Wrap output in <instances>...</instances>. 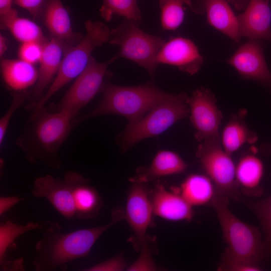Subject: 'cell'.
<instances>
[{
    "label": "cell",
    "instance_id": "obj_1",
    "mask_svg": "<svg viewBox=\"0 0 271 271\" xmlns=\"http://www.w3.org/2000/svg\"><path fill=\"white\" fill-rule=\"evenodd\" d=\"M125 219L124 210L114 209L110 221L104 225L68 233L57 223L44 230L35 246L33 265L37 271L54 270L73 260L87 256L99 238L110 227Z\"/></svg>",
    "mask_w": 271,
    "mask_h": 271
},
{
    "label": "cell",
    "instance_id": "obj_2",
    "mask_svg": "<svg viewBox=\"0 0 271 271\" xmlns=\"http://www.w3.org/2000/svg\"><path fill=\"white\" fill-rule=\"evenodd\" d=\"M99 103L88 113L72 121V127L89 118L106 114L125 117L129 123L141 119L168 94L152 83L135 86L105 84Z\"/></svg>",
    "mask_w": 271,
    "mask_h": 271
},
{
    "label": "cell",
    "instance_id": "obj_3",
    "mask_svg": "<svg viewBox=\"0 0 271 271\" xmlns=\"http://www.w3.org/2000/svg\"><path fill=\"white\" fill-rule=\"evenodd\" d=\"M85 27V35L74 46L67 49L57 73L47 91L38 101L26 106V109L31 113L30 120L37 117L45 104L57 91L84 71L93 51L108 42L110 30L105 24L88 20Z\"/></svg>",
    "mask_w": 271,
    "mask_h": 271
},
{
    "label": "cell",
    "instance_id": "obj_4",
    "mask_svg": "<svg viewBox=\"0 0 271 271\" xmlns=\"http://www.w3.org/2000/svg\"><path fill=\"white\" fill-rule=\"evenodd\" d=\"M188 96L168 93L166 97L140 120L128 123L119 136L122 151L124 152L139 142L164 132L190 113Z\"/></svg>",
    "mask_w": 271,
    "mask_h": 271
},
{
    "label": "cell",
    "instance_id": "obj_5",
    "mask_svg": "<svg viewBox=\"0 0 271 271\" xmlns=\"http://www.w3.org/2000/svg\"><path fill=\"white\" fill-rule=\"evenodd\" d=\"M228 198L216 194L212 202L228 245L225 250L233 255L259 264L265 257L260 233L257 227L243 222L231 211Z\"/></svg>",
    "mask_w": 271,
    "mask_h": 271
},
{
    "label": "cell",
    "instance_id": "obj_6",
    "mask_svg": "<svg viewBox=\"0 0 271 271\" xmlns=\"http://www.w3.org/2000/svg\"><path fill=\"white\" fill-rule=\"evenodd\" d=\"M139 23L124 19L110 31L108 43L119 47L112 58L128 59L145 68L152 77L156 75L158 55L166 42L160 37L148 34L139 26Z\"/></svg>",
    "mask_w": 271,
    "mask_h": 271
},
{
    "label": "cell",
    "instance_id": "obj_7",
    "mask_svg": "<svg viewBox=\"0 0 271 271\" xmlns=\"http://www.w3.org/2000/svg\"><path fill=\"white\" fill-rule=\"evenodd\" d=\"M196 156L205 175L213 183L216 194L238 199L236 166L231 156L223 148L220 138L200 142Z\"/></svg>",
    "mask_w": 271,
    "mask_h": 271
},
{
    "label": "cell",
    "instance_id": "obj_8",
    "mask_svg": "<svg viewBox=\"0 0 271 271\" xmlns=\"http://www.w3.org/2000/svg\"><path fill=\"white\" fill-rule=\"evenodd\" d=\"M114 61L112 57L107 61L98 62L91 56L85 69L61 100L58 110L68 113L72 120L76 118L80 110L102 90L108 66Z\"/></svg>",
    "mask_w": 271,
    "mask_h": 271
},
{
    "label": "cell",
    "instance_id": "obj_9",
    "mask_svg": "<svg viewBox=\"0 0 271 271\" xmlns=\"http://www.w3.org/2000/svg\"><path fill=\"white\" fill-rule=\"evenodd\" d=\"M129 181L124 214L132 234L128 241L135 251H140L151 240L147 232L152 224L154 214L150 191L146 183L133 178Z\"/></svg>",
    "mask_w": 271,
    "mask_h": 271
},
{
    "label": "cell",
    "instance_id": "obj_10",
    "mask_svg": "<svg viewBox=\"0 0 271 271\" xmlns=\"http://www.w3.org/2000/svg\"><path fill=\"white\" fill-rule=\"evenodd\" d=\"M33 121L35 123L32 135L38 148L37 161L43 156H52L57 152L72 128V119L64 111L49 112L44 107Z\"/></svg>",
    "mask_w": 271,
    "mask_h": 271
},
{
    "label": "cell",
    "instance_id": "obj_11",
    "mask_svg": "<svg viewBox=\"0 0 271 271\" xmlns=\"http://www.w3.org/2000/svg\"><path fill=\"white\" fill-rule=\"evenodd\" d=\"M190 120L195 129V138L200 143L220 138L219 128L222 114L216 103L215 95L209 89L201 87L187 99Z\"/></svg>",
    "mask_w": 271,
    "mask_h": 271
},
{
    "label": "cell",
    "instance_id": "obj_12",
    "mask_svg": "<svg viewBox=\"0 0 271 271\" xmlns=\"http://www.w3.org/2000/svg\"><path fill=\"white\" fill-rule=\"evenodd\" d=\"M226 62L242 78L259 82L271 89V72L258 40H249L241 45Z\"/></svg>",
    "mask_w": 271,
    "mask_h": 271
},
{
    "label": "cell",
    "instance_id": "obj_13",
    "mask_svg": "<svg viewBox=\"0 0 271 271\" xmlns=\"http://www.w3.org/2000/svg\"><path fill=\"white\" fill-rule=\"evenodd\" d=\"M157 62L177 67L190 75L197 73L203 63V58L195 44L181 37L171 38L160 50Z\"/></svg>",
    "mask_w": 271,
    "mask_h": 271
},
{
    "label": "cell",
    "instance_id": "obj_14",
    "mask_svg": "<svg viewBox=\"0 0 271 271\" xmlns=\"http://www.w3.org/2000/svg\"><path fill=\"white\" fill-rule=\"evenodd\" d=\"M31 193L35 197L46 199L65 218L75 217L72 184L66 174L63 180L51 175L38 178L34 181Z\"/></svg>",
    "mask_w": 271,
    "mask_h": 271
},
{
    "label": "cell",
    "instance_id": "obj_15",
    "mask_svg": "<svg viewBox=\"0 0 271 271\" xmlns=\"http://www.w3.org/2000/svg\"><path fill=\"white\" fill-rule=\"evenodd\" d=\"M150 196L154 215L171 221L193 219V207L183 198L178 188L170 191L157 184L150 191Z\"/></svg>",
    "mask_w": 271,
    "mask_h": 271
},
{
    "label": "cell",
    "instance_id": "obj_16",
    "mask_svg": "<svg viewBox=\"0 0 271 271\" xmlns=\"http://www.w3.org/2000/svg\"><path fill=\"white\" fill-rule=\"evenodd\" d=\"M240 38L266 40L271 42V11L269 0H249L237 16Z\"/></svg>",
    "mask_w": 271,
    "mask_h": 271
},
{
    "label": "cell",
    "instance_id": "obj_17",
    "mask_svg": "<svg viewBox=\"0 0 271 271\" xmlns=\"http://www.w3.org/2000/svg\"><path fill=\"white\" fill-rule=\"evenodd\" d=\"M66 174L72 184L75 217L86 219L97 216L103 205L98 192L89 184V180L78 173L68 172Z\"/></svg>",
    "mask_w": 271,
    "mask_h": 271
},
{
    "label": "cell",
    "instance_id": "obj_18",
    "mask_svg": "<svg viewBox=\"0 0 271 271\" xmlns=\"http://www.w3.org/2000/svg\"><path fill=\"white\" fill-rule=\"evenodd\" d=\"M197 14L206 13L209 24L236 43L241 39L237 16L225 0H201Z\"/></svg>",
    "mask_w": 271,
    "mask_h": 271
},
{
    "label": "cell",
    "instance_id": "obj_19",
    "mask_svg": "<svg viewBox=\"0 0 271 271\" xmlns=\"http://www.w3.org/2000/svg\"><path fill=\"white\" fill-rule=\"evenodd\" d=\"M66 46L60 40L52 38L43 44L42 57L39 62L38 77L34 88L36 102L44 94L46 88L56 75L63 58L64 49Z\"/></svg>",
    "mask_w": 271,
    "mask_h": 271
},
{
    "label": "cell",
    "instance_id": "obj_20",
    "mask_svg": "<svg viewBox=\"0 0 271 271\" xmlns=\"http://www.w3.org/2000/svg\"><path fill=\"white\" fill-rule=\"evenodd\" d=\"M44 22L52 38L71 46L83 36L74 32L69 14L61 0H48L44 13Z\"/></svg>",
    "mask_w": 271,
    "mask_h": 271
},
{
    "label": "cell",
    "instance_id": "obj_21",
    "mask_svg": "<svg viewBox=\"0 0 271 271\" xmlns=\"http://www.w3.org/2000/svg\"><path fill=\"white\" fill-rule=\"evenodd\" d=\"M188 165L177 153L168 150L159 151L148 167L139 168L133 178L144 183L168 176L181 174Z\"/></svg>",
    "mask_w": 271,
    "mask_h": 271
},
{
    "label": "cell",
    "instance_id": "obj_22",
    "mask_svg": "<svg viewBox=\"0 0 271 271\" xmlns=\"http://www.w3.org/2000/svg\"><path fill=\"white\" fill-rule=\"evenodd\" d=\"M247 111L242 109L231 116L222 132L220 142L225 151L232 156L246 144L257 140L256 134L249 130L245 120Z\"/></svg>",
    "mask_w": 271,
    "mask_h": 271
},
{
    "label": "cell",
    "instance_id": "obj_23",
    "mask_svg": "<svg viewBox=\"0 0 271 271\" xmlns=\"http://www.w3.org/2000/svg\"><path fill=\"white\" fill-rule=\"evenodd\" d=\"M264 171L262 161L252 154L242 156L235 168V178L238 188L243 193L258 196L262 193L260 183Z\"/></svg>",
    "mask_w": 271,
    "mask_h": 271
},
{
    "label": "cell",
    "instance_id": "obj_24",
    "mask_svg": "<svg viewBox=\"0 0 271 271\" xmlns=\"http://www.w3.org/2000/svg\"><path fill=\"white\" fill-rule=\"evenodd\" d=\"M1 69L6 84L15 91L27 89L35 85L38 79V71L34 65L21 59H2Z\"/></svg>",
    "mask_w": 271,
    "mask_h": 271
},
{
    "label": "cell",
    "instance_id": "obj_25",
    "mask_svg": "<svg viewBox=\"0 0 271 271\" xmlns=\"http://www.w3.org/2000/svg\"><path fill=\"white\" fill-rule=\"evenodd\" d=\"M178 190L193 207L212 203L216 195L215 186L206 175L192 174L188 176Z\"/></svg>",
    "mask_w": 271,
    "mask_h": 271
},
{
    "label": "cell",
    "instance_id": "obj_26",
    "mask_svg": "<svg viewBox=\"0 0 271 271\" xmlns=\"http://www.w3.org/2000/svg\"><path fill=\"white\" fill-rule=\"evenodd\" d=\"M56 223L47 221L45 223L29 222L20 225L7 221L0 225V263L3 268L5 266L6 252L12 243L20 236L30 230H44L53 226Z\"/></svg>",
    "mask_w": 271,
    "mask_h": 271
},
{
    "label": "cell",
    "instance_id": "obj_27",
    "mask_svg": "<svg viewBox=\"0 0 271 271\" xmlns=\"http://www.w3.org/2000/svg\"><path fill=\"white\" fill-rule=\"evenodd\" d=\"M5 29H8L22 44L28 42L44 44L47 41L37 24L28 19L19 17L18 15L8 22Z\"/></svg>",
    "mask_w": 271,
    "mask_h": 271
},
{
    "label": "cell",
    "instance_id": "obj_28",
    "mask_svg": "<svg viewBox=\"0 0 271 271\" xmlns=\"http://www.w3.org/2000/svg\"><path fill=\"white\" fill-rule=\"evenodd\" d=\"M193 0H159L161 9V26L165 30L174 31L182 24L185 16V5L190 9Z\"/></svg>",
    "mask_w": 271,
    "mask_h": 271
},
{
    "label": "cell",
    "instance_id": "obj_29",
    "mask_svg": "<svg viewBox=\"0 0 271 271\" xmlns=\"http://www.w3.org/2000/svg\"><path fill=\"white\" fill-rule=\"evenodd\" d=\"M99 13L106 21H110L114 15L123 17L139 24L142 20L137 0H103Z\"/></svg>",
    "mask_w": 271,
    "mask_h": 271
},
{
    "label": "cell",
    "instance_id": "obj_30",
    "mask_svg": "<svg viewBox=\"0 0 271 271\" xmlns=\"http://www.w3.org/2000/svg\"><path fill=\"white\" fill-rule=\"evenodd\" d=\"M246 204L258 219L264 235L265 257L271 256V195L256 201H247Z\"/></svg>",
    "mask_w": 271,
    "mask_h": 271
},
{
    "label": "cell",
    "instance_id": "obj_31",
    "mask_svg": "<svg viewBox=\"0 0 271 271\" xmlns=\"http://www.w3.org/2000/svg\"><path fill=\"white\" fill-rule=\"evenodd\" d=\"M221 260L217 268L219 270L258 271L261 270L259 264L233 255L225 250L221 255Z\"/></svg>",
    "mask_w": 271,
    "mask_h": 271
},
{
    "label": "cell",
    "instance_id": "obj_32",
    "mask_svg": "<svg viewBox=\"0 0 271 271\" xmlns=\"http://www.w3.org/2000/svg\"><path fill=\"white\" fill-rule=\"evenodd\" d=\"M138 258L130 265H128L127 271H154L159 270V266L153 257V247L152 239L140 250Z\"/></svg>",
    "mask_w": 271,
    "mask_h": 271
},
{
    "label": "cell",
    "instance_id": "obj_33",
    "mask_svg": "<svg viewBox=\"0 0 271 271\" xmlns=\"http://www.w3.org/2000/svg\"><path fill=\"white\" fill-rule=\"evenodd\" d=\"M128 265L125 260L123 253L120 252L115 256L97 264L82 269L85 271H122L126 270Z\"/></svg>",
    "mask_w": 271,
    "mask_h": 271
},
{
    "label": "cell",
    "instance_id": "obj_34",
    "mask_svg": "<svg viewBox=\"0 0 271 271\" xmlns=\"http://www.w3.org/2000/svg\"><path fill=\"white\" fill-rule=\"evenodd\" d=\"M28 98L26 92L21 93L14 96L9 109L0 119V145L3 143L10 120L15 112L24 103Z\"/></svg>",
    "mask_w": 271,
    "mask_h": 271
},
{
    "label": "cell",
    "instance_id": "obj_35",
    "mask_svg": "<svg viewBox=\"0 0 271 271\" xmlns=\"http://www.w3.org/2000/svg\"><path fill=\"white\" fill-rule=\"evenodd\" d=\"M43 44L38 42L22 43L18 51L20 59L34 65L39 62L43 53Z\"/></svg>",
    "mask_w": 271,
    "mask_h": 271
},
{
    "label": "cell",
    "instance_id": "obj_36",
    "mask_svg": "<svg viewBox=\"0 0 271 271\" xmlns=\"http://www.w3.org/2000/svg\"><path fill=\"white\" fill-rule=\"evenodd\" d=\"M13 0H0L1 25L8 20L18 15L17 11L12 8Z\"/></svg>",
    "mask_w": 271,
    "mask_h": 271
},
{
    "label": "cell",
    "instance_id": "obj_37",
    "mask_svg": "<svg viewBox=\"0 0 271 271\" xmlns=\"http://www.w3.org/2000/svg\"><path fill=\"white\" fill-rule=\"evenodd\" d=\"M44 0H15V4L28 11L36 17L43 4Z\"/></svg>",
    "mask_w": 271,
    "mask_h": 271
},
{
    "label": "cell",
    "instance_id": "obj_38",
    "mask_svg": "<svg viewBox=\"0 0 271 271\" xmlns=\"http://www.w3.org/2000/svg\"><path fill=\"white\" fill-rule=\"evenodd\" d=\"M24 199L17 196H2L0 197V215L4 214L13 206Z\"/></svg>",
    "mask_w": 271,
    "mask_h": 271
},
{
    "label": "cell",
    "instance_id": "obj_39",
    "mask_svg": "<svg viewBox=\"0 0 271 271\" xmlns=\"http://www.w3.org/2000/svg\"><path fill=\"white\" fill-rule=\"evenodd\" d=\"M238 10H244L249 0H227Z\"/></svg>",
    "mask_w": 271,
    "mask_h": 271
},
{
    "label": "cell",
    "instance_id": "obj_40",
    "mask_svg": "<svg viewBox=\"0 0 271 271\" xmlns=\"http://www.w3.org/2000/svg\"><path fill=\"white\" fill-rule=\"evenodd\" d=\"M8 47V41L2 34L0 35V56L3 57Z\"/></svg>",
    "mask_w": 271,
    "mask_h": 271
}]
</instances>
